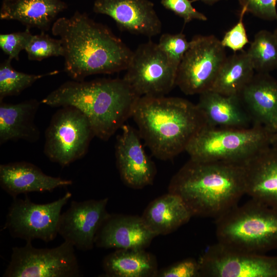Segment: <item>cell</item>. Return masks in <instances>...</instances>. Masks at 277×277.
<instances>
[{
	"label": "cell",
	"instance_id": "6da1fadb",
	"mask_svg": "<svg viewBox=\"0 0 277 277\" xmlns=\"http://www.w3.org/2000/svg\"><path fill=\"white\" fill-rule=\"evenodd\" d=\"M52 34L64 49V71L73 80L126 70L133 52L106 26L75 11L53 23Z\"/></svg>",
	"mask_w": 277,
	"mask_h": 277
},
{
	"label": "cell",
	"instance_id": "7a4b0ae2",
	"mask_svg": "<svg viewBox=\"0 0 277 277\" xmlns=\"http://www.w3.org/2000/svg\"><path fill=\"white\" fill-rule=\"evenodd\" d=\"M168 192L181 198L192 216L216 219L245 194L244 164L190 159L171 179Z\"/></svg>",
	"mask_w": 277,
	"mask_h": 277
},
{
	"label": "cell",
	"instance_id": "3957f363",
	"mask_svg": "<svg viewBox=\"0 0 277 277\" xmlns=\"http://www.w3.org/2000/svg\"><path fill=\"white\" fill-rule=\"evenodd\" d=\"M140 97L123 78H100L66 82L41 103L76 108L88 120L94 135L108 141L132 117Z\"/></svg>",
	"mask_w": 277,
	"mask_h": 277
},
{
	"label": "cell",
	"instance_id": "277c9868",
	"mask_svg": "<svg viewBox=\"0 0 277 277\" xmlns=\"http://www.w3.org/2000/svg\"><path fill=\"white\" fill-rule=\"evenodd\" d=\"M132 117L152 154L164 161L185 151L191 139L206 125L196 104L165 95L141 96Z\"/></svg>",
	"mask_w": 277,
	"mask_h": 277
},
{
	"label": "cell",
	"instance_id": "5b68a950",
	"mask_svg": "<svg viewBox=\"0 0 277 277\" xmlns=\"http://www.w3.org/2000/svg\"><path fill=\"white\" fill-rule=\"evenodd\" d=\"M218 243L245 252L264 254L277 249V207L251 198L215 219Z\"/></svg>",
	"mask_w": 277,
	"mask_h": 277
},
{
	"label": "cell",
	"instance_id": "8992f818",
	"mask_svg": "<svg viewBox=\"0 0 277 277\" xmlns=\"http://www.w3.org/2000/svg\"><path fill=\"white\" fill-rule=\"evenodd\" d=\"M271 133L255 125L247 128L206 125L191 139L185 151L194 160L244 164L270 146Z\"/></svg>",
	"mask_w": 277,
	"mask_h": 277
},
{
	"label": "cell",
	"instance_id": "52a82bcc",
	"mask_svg": "<svg viewBox=\"0 0 277 277\" xmlns=\"http://www.w3.org/2000/svg\"><path fill=\"white\" fill-rule=\"evenodd\" d=\"M94 134L86 116L73 106H64L52 116L45 131L44 152L62 167L87 153Z\"/></svg>",
	"mask_w": 277,
	"mask_h": 277
},
{
	"label": "cell",
	"instance_id": "ba28073f",
	"mask_svg": "<svg viewBox=\"0 0 277 277\" xmlns=\"http://www.w3.org/2000/svg\"><path fill=\"white\" fill-rule=\"evenodd\" d=\"M74 247L65 241L52 248H36L31 242L14 247L3 277H78L81 270Z\"/></svg>",
	"mask_w": 277,
	"mask_h": 277
},
{
	"label": "cell",
	"instance_id": "9c48e42d",
	"mask_svg": "<svg viewBox=\"0 0 277 277\" xmlns=\"http://www.w3.org/2000/svg\"><path fill=\"white\" fill-rule=\"evenodd\" d=\"M178 67L175 86L186 95L210 90L226 57L225 48L213 35H197Z\"/></svg>",
	"mask_w": 277,
	"mask_h": 277
},
{
	"label": "cell",
	"instance_id": "30bf717a",
	"mask_svg": "<svg viewBox=\"0 0 277 277\" xmlns=\"http://www.w3.org/2000/svg\"><path fill=\"white\" fill-rule=\"evenodd\" d=\"M71 196L67 192L62 197L46 204L34 203L28 196L24 199L14 198L3 229H7L13 238L26 242L35 239L52 241L58 234L62 209Z\"/></svg>",
	"mask_w": 277,
	"mask_h": 277
},
{
	"label": "cell",
	"instance_id": "8fae6325",
	"mask_svg": "<svg viewBox=\"0 0 277 277\" xmlns=\"http://www.w3.org/2000/svg\"><path fill=\"white\" fill-rule=\"evenodd\" d=\"M123 77L140 97L165 96L175 86L176 71L157 43L151 40L133 52Z\"/></svg>",
	"mask_w": 277,
	"mask_h": 277
},
{
	"label": "cell",
	"instance_id": "7c38bea8",
	"mask_svg": "<svg viewBox=\"0 0 277 277\" xmlns=\"http://www.w3.org/2000/svg\"><path fill=\"white\" fill-rule=\"evenodd\" d=\"M199 262L200 277H277V255L240 251L218 243Z\"/></svg>",
	"mask_w": 277,
	"mask_h": 277
},
{
	"label": "cell",
	"instance_id": "4fadbf2b",
	"mask_svg": "<svg viewBox=\"0 0 277 277\" xmlns=\"http://www.w3.org/2000/svg\"><path fill=\"white\" fill-rule=\"evenodd\" d=\"M108 202V197L72 201L69 208L61 214L58 234L80 250H91L98 230L110 214L106 209Z\"/></svg>",
	"mask_w": 277,
	"mask_h": 277
},
{
	"label": "cell",
	"instance_id": "5bb4252c",
	"mask_svg": "<svg viewBox=\"0 0 277 277\" xmlns=\"http://www.w3.org/2000/svg\"><path fill=\"white\" fill-rule=\"evenodd\" d=\"M115 144L117 168L123 183L134 189L153 183L156 169L145 152L138 131L125 124Z\"/></svg>",
	"mask_w": 277,
	"mask_h": 277
},
{
	"label": "cell",
	"instance_id": "9a60e30c",
	"mask_svg": "<svg viewBox=\"0 0 277 277\" xmlns=\"http://www.w3.org/2000/svg\"><path fill=\"white\" fill-rule=\"evenodd\" d=\"M93 11L111 17L121 30L152 37L162 31V22L149 0H95Z\"/></svg>",
	"mask_w": 277,
	"mask_h": 277
},
{
	"label": "cell",
	"instance_id": "2e32d148",
	"mask_svg": "<svg viewBox=\"0 0 277 277\" xmlns=\"http://www.w3.org/2000/svg\"><path fill=\"white\" fill-rule=\"evenodd\" d=\"M156 236L141 216L109 214L97 232L95 245L106 249H146Z\"/></svg>",
	"mask_w": 277,
	"mask_h": 277
},
{
	"label": "cell",
	"instance_id": "e0dca14e",
	"mask_svg": "<svg viewBox=\"0 0 277 277\" xmlns=\"http://www.w3.org/2000/svg\"><path fill=\"white\" fill-rule=\"evenodd\" d=\"M254 125L277 130V80L268 73H256L239 95Z\"/></svg>",
	"mask_w": 277,
	"mask_h": 277
},
{
	"label": "cell",
	"instance_id": "ac0fdd59",
	"mask_svg": "<svg viewBox=\"0 0 277 277\" xmlns=\"http://www.w3.org/2000/svg\"><path fill=\"white\" fill-rule=\"evenodd\" d=\"M72 184L71 180L47 175L30 163L17 162L0 165L1 187L13 199L21 194L52 192Z\"/></svg>",
	"mask_w": 277,
	"mask_h": 277
},
{
	"label": "cell",
	"instance_id": "d6986e66",
	"mask_svg": "<svg viewBox=\"0 0 277 277\" xmlns=\"http://www.w3.org/2000/svg\"><path fill=\"white\" fill-rule=\"evenodd\" d=\"M243 164L245 194L277 207V151L269 146Z\"/></svg>",
	"mask_w": 277,
	"mask_h": 277
},
{
	"label": "cell",
	"instance_id": "ffe728a7",
	"mask_svg": "<svg viewBox=\"0 0 277 277\" xmlns=\"http://www.w3.org/2000/svg\"><path fill=\"white\" fill-rule=\"evenodd\" d=\"M199 95L196 105L207 126L247 128L254 125L239 95H225L210 90Z\"/></svg>",
	"mask_w": 277,
	"mask_h": 277
},
{
	"label": "cell",
	"instance_id": "44dd1931",
	"mask_svg": "<svg viewBox=\"0 0 277 277\" xmlns=\"http://www.w3.org/2000/svg\"><path fill=\"white\" fill-rule=\"evenodd\" d=\"M39 106L35 99L12 104L0 102V144L8 141H38L40 132L34 120Z\"/></svg>",
	"mask_w": 277,
	"mask_h": 277
},
{
	"label": "cell",
	"instance_id": "7402d4cb",
	"mask_svg": "<svg viewBox=\"0 0 277 277\" xmlns=\"http://www.w3.org/2000/svg\"><path fill=\"white\" fill-rule=\"evenodd\" d=\"M67 7L62 0H3L0 18L17 21L27 28L45 32Z\"/></svg>",
	"mask_w": 277,
	"mask_h": 277
},
{
	"label": "cell",
	"instance_id": "603a6c76",
	"mask_svg": "<svg viewBox=\"0 0 277 277\" xmlns=\"http://www.w3.org/2000/svg\"><path fill=\"white\" fill-rule=\"evenodd\" d=\"M141 217L157 236L173 232L188 223L192 215L180 197L168 192L151 201Z\"/></svg>",
	"mask_w": 277,
	"mask_h": 277
},
{
	"label": "cell",
	"instance_id": "cb8c5ba5",
	"mask_svg": "<svg viewBox=\"0 0 277 277\" xmlns=\"http://www.w3.org/2000/svg\"><path fill=\"white\" fill-rule=\"evenodd\" d=\"M104 276L156 277L159 270L154 255L145 249H118L103 261Z\"/></svg>",
	"mask_w": 277,
	"mask_h": 277
},
{
	"label": "cell",
	"instance_id": "d4e9b609",
	"mask_svg": "<svg viewBox=\"0 0 277 277\" xmlns=\"http://www.w3.org/2000/svg\"><path fill=\"white\" fill-rule=\"evenodd\" d=\"M254 71L246 51L235 52L227 56L210 90L225 95H239Z\"/></svg>",
	"mask_w": 277,
	"mask_h": 277
},
{
	"label": "cell",
	"instance_id": "484cf974",
	"mask_svg": "<svg viewBox=\"0 0 277 277\" xmlns=\"http://www.w3.org/2000/svg\"><path fill=\"white\" fill-rule=\"evenodd\" d=\"M256 73H269L277 69V39L273 33L260 30L246 51Z\"/></svg>",
	"mask_w": 277,
	"mask_h": 277
},
{
	"label": "cell",
	"instance_id": "4316f807",
	"mask_svg": "<svg viewBox=\"0 0 277 277\" xmlns=\"http://www.w3.org/2000/svg\"><path fill=\"white\" fill-rule=\"evenodd\" d=\"M9 58L0 65V102L4 98L19 94L25 89L30 87L38 80L58 73L51 71L42 74H30L14 69Z\"/></svg>",
	"mask_w": 277,
	"mask_h": 277
},
{
	"label": "cell",
	"instance_id": "83f0119b",
	"mask_svg": "<svg viewBox=\"0 0 277 277\" xmlns=\"http://www.w3.org/2000/svg\"><path fill=\"white\" fill-rule=\"evenodd\" d=\"M25 50L31 61H42L52 56H63L64 49L60 39H55L42 31L32 34Z\"/></svg>",
	"mask_w": 277,
	"mask_h": 277
},
{
	"label": "cell",
	"instance_id": "f1b7e54d",
	"mask_svg": "<svg viewBox=\"0 0 277 277\" xmlns=\"http://www.w3.org/2000/svg\"><path fill=\"white\" fill-rule=\"evenodd\" d=\"M165 54L170 65L176 71L190 45L182 32L177 34L164 33L157 43Z\"/></svg>",
	"mask_w": 277,
	"mask_h": 277
},
{
	"label": "cell",
	"instance_id": "f546056e",
	"mask_svg": "<svg viewBox=\"0 0 277 277\" xmlns=\"http://www.w3.org/2000/svg\"><path fill=\"white\" fill-rule=\"evenodd\" d=\"M30 29L24 31L0 34V48L10 60H19L20 52L25 48L32 36Z\"/></svg>",
	"mask_w": 277,
	"mask_h": 277
},
{
	"label": "cell",
	"instance_id": "4dcf8cb0",
	"mask_svg": "<svg viewBox=\"0 0 277 277\" xmlns=\"http://www.w3.org/2000/svg\"><path fill=\"white\" fill-rule=\"evenodd\" d=\"M157 277H200L199 260L187 258L159 270Z\"/></svg>",
	"mask_w": 277,
	"mask_h": 277
},
{
	"label": "cell",
	"instance_id": "1f68e13d",
	"mask_svg": "<svg viewBox=\"0 0 277 277\" xmlns=\"http://www.w3.org/2000/svg\"><path fill=\"white\" fill-rule=\"evenodd\" d=\"M246 13L245 9L242 8L238 22L225 34L221 41L225 48H229L234 52L241 51L245 46L249 43L243 22V17Z\"/></svg>",
	"mask_w": 277,
	"mask_h": 277
},
{
	"label": "cell",
	"instance_id": "d6a6232c",
	"mask_svg": "<svg viewBox=\"0 0 277 277\" xmlns=\"http://www.w3.org/2000/svg\"><path fill=\"white\" fill-rule=\"evenodd\" d=\"M192 2L190 0H161L164 7L183 19L184 25L194 19L207 21L206 15L195 9Z\"/></svg>",
	"mask_w": 277,
	"mask_h": 277
},
{
	"label": "cell",
	"instance_id": "836d02e7",
	"mask_svg": "<svg viewBox=\"0 0 277 277\" xmlns=\"http://www.w3.org/2000/svg\"><path fill=\"white\" fill-rule=\"evenodd\" d=\"M246 12L263 19L277 21V0H239Z\"/></svg>",
	"mask_w": 277,
	"mask_h": 277
},
{
	"label": "cell",
	"instance_id": "e575fe53",
	"mask_svg": "<svg viewBox=\"0 0 277 277\" xmlns=\"http://www.w3.org/2000/svg\"><path fill=\"white\" fill-rule=\"evenodd\" d=\"M270 146L277 151V130L271 133Z\"/></svg>",
	"mask_w": 277,
	"mask_h": 277
},
{
	"label": "cell",
	"instance_id": "d590c367",
	"mask_svg": "<svg viewBox=\"0 0 277 277\" xmlns=\"http://www.w3.org/2000/svg\"><path fill=\"white\" fill-rule=\"evenodd\" d=\"M201 1L206 4L211 5L214 4L215 3L221 0H193L192 1L193 2V1Z\"/></svg>",
	"mask_w": 277,
	"mask_h": 277
},
{
	"label": "cell",
	"instance_id": "8d00e7d4",
	"mask_svg": "<svg viewBox=\"0 0 277 277\" xmlns=\"http://www.w3.org/2000/svg\"><path fill=\"white\" fill-rule=\"evenodd\" d=\"M273 34H274L275 37H276V38L277 39V27L275 29V30H274V31L273 32Z\"/></svg>",
	"mask_w": 277,
	"mask_h": 277
}]
</instances>
